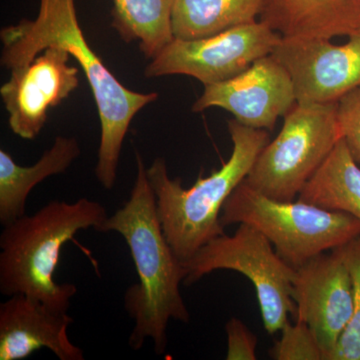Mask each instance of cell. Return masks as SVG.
Masks as SVG:
<instances>
[{
	"label": "cell",
	"mask_w": 360,
	"mask_h": 360,
	"mask_svg": "<svg viewBox=\"0 0 360 360\" xmlns=\"http://www.w3.org/2000/svg\"><path fill=\"white\" fill-rule=\"evenodd\" d=\"M108 217L101 203L89 198L71 203L52 200L34 214H25L4 226L0 234L1 295H25L68 311L77 288L54 281L61 250L78 231H99Z\"/></svg>",
	"instance_id": "obj_3"
},
{
	"label": "cell",
	"mask_w": 360,
	"mask_h": 360,
	"mask_svg": "<svg viewBox=\"0 0 360 360\" xmlns=\"http://www.w3.org/2000/svg\"><path fill=\"white\" fill-rule=\"evenodd\" d=\"M80 155L75 137L58 136L51 148L30 167H21L6 150H0V224H13L25 214L26 200L33 188L52 175L65 172Z\"/></svg>",
	"instance_id": "obj_15"
},
{
	"label": "cell",
	"mask_w": 360,
	"mask_h": 360,
	"mask_svg": "<svg viewBox=\"0 0 360 360\" xmlns=\"http://www.w3.org/2000/svg\"><path fill=\"white\" fill-rule=\"evenodd\" d=\"M227 360L257 359V338L240 319L232 317L225 326Z\"/></svg>",
	"instance_id": "obj_22"
},
{
	"label": "cell",
	"mask_w": 360,
	"mask_h": 360,
	"mask_svg": "<svg viewBox=\"0 0 360 360\" xmlns=\"http://www.w3.org/2000/svg\"><path fill=\"white\" fill-rule=\"evenodd\" d=\"M297 200L323 210L348 213L360 220V167L345 139L336 143Z\"/></svg>",
	"instance_id": "obj_16"
},
{
	"label": "cell",
	"mask_w": 360,
	"mask_h": 360,
	"mask_svg": "<svg viewBox=\"0 0 360 360\" xmlns=\"http://www.w3.org/2000/svg\"><path fill=\"white\" fill-rule=\"evenodd\" d=\"M292 298L295 321L314 331L328 360L354 314L352 277L335 250L295 269Z\"/></svg>",
	"instance_id": "obj_12"
},
{
	"label": "cell",
	"mask_w": 360,
	"mask_h": 360,
	"mask_svg": "<svg viewBox=\"0 0 360 360\" xmlns=\"http://www.w3.org/2000/svg\"><path fill=\"white\" fill-rule=\"evenodd\" d=\"M283 37L264 21L231 28L198 39H174L146 66V77L187 75L205 85L240 75L270 56Z\"/></svg>",
	"instance_id": "obj_8"
},
{
	"label": "cell",
	"mask_w": 360,
	"mask_h": 360,
	"mask_svg": "<svg viewBox=\"0 0 360 360\" xmlns=\"http://www.w3.org/2000/svg\"><path fill=\"white\" fill-rule=\"evenodd\" d=\"M70 58L65 49L52 45L27 65L11 70L0 94L13 134L34 139L44 129L49 110L77 89L79 70L70 65Z\"/></svg>",
	"instance_id": "obj_11"
},
{
	"label": "cell",
	"mask_w": 360,
	"mask_h": 360,
	"mask_svg": "<svg viewBox=\"0 0 360 360\" xmlns=\"http://www.w3.org/2000/svg\"><path fill=\"white\" fill-rule=\"evenodd\" d=\"M227 129L232 141L229 160L207 177L186 188L181 179H172L162 158L153 160L146 174L155 193L163 233L182 262L202 246L224 234L222 208L236 187L246 179L269 142L267 130L252 129L231 120Z\"/></svg>",
	"instance_id": "obj_4"
},
{
	"label": "cell",
	"mask_w": 360,
	"mask_h": 360,
	"mask_svg": "<svg viewBox=\"0 0 360 360\" xmlns=\"http://www.w3.org/2000/svg\"><path fill=\"white\" fill-rule=\"evenodd\" d=\"M1 65L7 70L27 65L47 47L56 45L71 54L84 71L101 120L97 180L112 189L117 177L123 141L134 116L158 99L155 92L127 89L103 65L85 39L78 21L75 0H40L33 20L2 28Z\"/></svg>",
	"instance_id": "obj_1"
},
{
	"label": "cell",
	"mask_w": 360,
	"mask_h": 360,
	"mask_svg": "<svg viewBox=\"0 0 360 360\" xmlns=\"http://www.w3.org/2000/svg\"><path fill=\"white\" fill-rule=\"evenodd\" d=\"M222 226L245 224L269 239L293 269L360 236V220L300 200L281 201L258 193L243 180L224 203Z\"/></svg>",
	"instance_id": "obj_5"
},
{
	"label": "cell",
	"mask_w": 360,
	"mask_h": 360,
	"mask_svg": "<svg viewBox=\"0 0 360 360\" xmlns=\"http://www.w3.org/2000/svg\"><path fill=\"white\" fill-rule=\"evenodd\" d=\"M347 265L354 291V314L328 360H360V236L335 248Z\"/></svg>",
	"instance_id": "obj_19"
},
{
	"label": "cell",
	"mask_w": 360,
	"mask_h": 360,
	"mask_svg": "<svg viewBox=\"0 0 360 360\" xmlns=\"http://www.w3.org/2000/svg\"><path fill=\"white\" fill-rule=\"evenodd\" d=\"M174 0H113L111 26L127 42L137 40L146 58L158 56L172 40Z\"/></svg>",
	"instance_id": "obj_18"
},
{
	"label": "cell",
	"mask_w": 360,
	"mask_h": 360,
	"mask_svg": "<svg viewBox=\"0 0 360 360\" xmlns=\"http://www.w3.org/2000/svg\"><path fill=\"white\" fill-rule=\"evenodd\" d=\"M137 174L129 200L101 225V232H117L129 245L139 283L129 286L124 307L134 319L129 347L139 350L146 340L165 354L170 321L187 323L191 314L180 291L186 270L163 233L146 167L136 153Z\"/></svg>",
	"instance_id": "obj_2"
},
{
	"label": "cell",
	"mask_w": 360,
	"mask_h": 360,
	"mask_svg": "<svg viewBox=\"0 0 360 360\" xmlns=\"http://www.w3.org/2000/svg\"><path fill=\"white\" fill-rule=\"evenodd\" d=\"M265 0H174V39H198L257 21Z\"/></svg>",
	"instance_id": "obj_17"
},
{
	"label": "cell",
	"mask_w": 360,
	"mask_h": 360,
	"mask_svg": "<svg viewBox=\"0 0 360 360\" xmlns=\"http://www.w3.org/2000/svg\"><path fill=\"white\" fill-rule=\"evenodd\" d=\"M191 285L215 270H234L255 285L265 330L274 335L295 315L293 278L295 269L279 257L276 248L262 232L240 224L232 236L222 234L202 246L184 262Z\"/></svg>",
	"instance_id": "obj_7"
},
{
	"label": "cell",
	"mask_w": 360,
	"mask_h": 360,
	"mask_svg": "<svg viewBox=\"0 0 360 360\" xmlns=\"http://www.w3.org/2000/svg\"><path fill=\"white\" fill-rule=\"evenodd\" d=\"M338 120L341 136L360 165V87L338 101Z\"/></svg>",
	"instance_id": "obj_21"
},
{
	"label": "cell",
	"mask_w": 360,
	"mask_h": 360,
	"mask_svg": "<svg viewBox=\"0 0 360 360\" xmlns=\"http://www.w3.org/2000/svg\"><path fill=\"white\" fill-rule=\"evenodd\" d=\"M283 37L272 56L290 72L300 104L338 103L360 87V27L345 44Z\"/></svg>",
	"instance_id": "obj_9"
},
{
	"label": "cell",
	"mask_w": 360,
	"mask_h": 360,
	"mask_svg": "<svg viewBox=\"0 0 360 360\" xmlns=\"http://www.w3.org/2000/svg\"><path fill=\"white\" fill-rule=\"evenodd\" d=\"M281 340L270 349L276 360H326V354L314 331L305 322L290 321L281 329Z\"/></svg>",
	"instance_id": "obj_20"
},
{
	"label": "cell",
	"mask_w": 360,
	"mask_h": 360,
	"mask_svg": "<svg viewBox=\"0 0 360 360\" xmlns=\"http://www.w3.org/2000/svg\"><path fill=\"white\" fill-rule=\"evenodd\" d=\"M338 108V103H296L258 155L246 184L270 198L295 200L342 139Z\"/></svg>",
	"instance_id": "obj_6"
},
{
	"label": "cell",
	"mask_w": 360,
	"mask_h": 360,
	"mask_svg": "<svg viewBox=\"0 0 360 360\" xmlns=\"http://www.w3.org/2000/svg\"><path fill=\"white\" fill-rule=\"evenodd\" d=\"M296 103L290 72L270 54L231 79L205 85L193 111L222 108L245 127L274 131L278 118L288 115Z\"/></svg>",
	"instance_id": "obj_10"
},
{
	"label": "cell",
	"mask_w": 360,
	"mask_h": 360,
	"mask_svg": "<svg viewBox=\"0 0 360 360\" xmlns=\"http://www.w3.org/2000/svg\"><path fill=\"white\" fill-rule=\"evenodd\" d=\"M0 304V360H21L47 348L60 360H84L82 348L71 342L73 319L39 300L9 296Z\"/></svg>",
	"instance_id": "obj_13"
},
{
	"label": "cell",
	"mask_w": 360,
	"mask_h": 360,
	"mask_svg": "<svg viewBox=\"0 0 360 360\" xmlns=\"http://www.w3.org/2000/svg\"><path fill=\"white\" fill-rule=\"evenodd\" d=\"M260 20L283 37H348L360 27V0H265Z\"/></svg>",
	"instance_id": "obj_14"
}]
</instances>
